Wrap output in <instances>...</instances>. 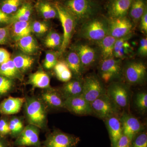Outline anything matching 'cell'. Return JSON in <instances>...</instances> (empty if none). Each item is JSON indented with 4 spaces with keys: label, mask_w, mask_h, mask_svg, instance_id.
Masks as SVG:
<instances>
[{
    "label": "cell",
    "mask_w": 147,
    "mask_h": 147,
    "mask_svg": "<svg viewBox=\"0 0 147 147\" xmlns=\"http://www.w3.org/2000/svg\"><path fill=\"white\" fill-rule=\"evenodd\" d=\"M41 98L42 101L50 108H64L65 99L61 94L53 89H46L42 93Z\"/></svg>",
    "instance_id": "obj_21"
},
{
    "label": "cell",
    "mask_w": 147,
    "mask_h": 147,
    "mask_svg": "<svg viewBox=\"0 0 147 147\" xmlns=\"http://www.w3.org/2000/svg\"><path fill=\"white\" fill-rule=\"evenodd\" d=\"M108 35L118 39L132 33L133 24L127 16L109 18Z\"/></svg>",
    "instance_id": "obj_12"
},
{
    "label": "cell",
    "mask_w": 147,
    "mask_h": 147,
    "mask_svg": "<svg viewBox=\"0 0 147 147\" xmlns=\"http://www.w3.org/2000/svg\"><path fill=\"white\" fill-rule=\"evenodd\" d=\"M130 147H147V134L143 132L134 139Z\"/></svg>",
    "instance_id": "obj_40"
},
{
    "label": "cell",
    "mask_w": 147,
    "mask_h": 147,
    "mask_svg": "<svg viewBox=\"0 0 147 147\" xmlns=\"http://www.w3.org/2000/svg\"><path fill=\"white\" fill-rule=\"evenodd\" d=\"M16 41L18 48L26 55L34 54L38 49L35 39L31 34L24 37Z\"/></svg>",
    "instance_id": "obj_27"
},
{
    "label": "cell",
    "mask_w": 147,
    "mask_h": 147,
    "mask_svg": "<svg viewBox=\"0 0 147 147\" xmlns=\"http://www.w3.org/2000/svg\"><path fill=\"white\" fill-rule=\"evenodd\" d=\"M121 71V60L114 57L102 60L99 66L100 78L106 83L118 77Z\"/></svg>",
    "instance_id": "obj_9"
},
{
    "label": "cell",
    "mask_w": 147,
    "mask_h": 147,
    "mask_svg": "<svg viewBox=\"0 0 147 147\" xmlns=\"http://www.w3.org/2000/svg\"><path fill=\"white\" fill-rule=\"evenodd\" d=\"M146 66L142 62H130L124 68L125 80L130 85L142 84L146 79Z\"/></svg>",
    "instance_id": "obj_7"
},
{
    "label": "cell",
    "mask_w": 147,
    "mask_h": 147,
    "mask_svg": "<svg viewBox=\"0 0 147 147\" xmlns=\"http://www.w3.org/2000/svg\"><path fill=\"white\" fill-rule=\"evenodd\" d=\"M140 28L141 32L144 34L147 33V9L145 11L140 20Z\"/></svg>",
    "instance_id": "obj_47"
},
{
    "label": "cell",
    "mask_w": 147,
    "mask_h": 147,
    "mask_svg": "<svg viewBox=\"0 0 147 147\" xmlns=\"http://www.w3.org/2000/svg\"><path fill=\"white\" fill-rule=\"evenodd\" d=\"M63 38L60 35L56 32H52L48 34L45 40V43L46 47L54 48L61 45Z\"/></svg>",
    "instance_id": "obj_35"
},
{
    "label": "cell",
    "mask_w": 147,
    "mask_h": 147,
    "mask_svg": "<svg viewBox=\"0 0 147 147\" xmlns=\"http://www.w3.org/2000/svg\"><path fill=\"white\" fill-rule=\"evenodd\" d=\"M54 5L57 11L58 17L63 29V37L60 48L61 52L63 53L69 45L76 22L73 16L63 4L56 2L54 3Z\"/></svg>",
    "instance_id": "obj_4"
},
{
    "label": "cell",
    "mask_w": 147,
    "mask_h": 147,
    "mask_svg": "<svg viewBox=\"0 0 147 147\" xmlns=\"http://www.w3.org/2000/svg\"><path fill=\"white\" fill-rule=\"evenodd\" d=\"M0 147H7L5 143L1 139H0Z\"/></svg>",
    "instance_id": "obj_48"
},
{
    "label": "cell",
    "mask_w": 147,
    "mask_h": 147,
    "mask_svg": "<svg viewBox=\"0 0 147 147\" xmlns=\"http://www.w3.org/2000/svg\"><path fill=\"white\" fill-rule=\"evenodd\" d=\"M133 0H109L107 11L109 18L126 16Z\"/></svg>",
    "instance_id": "obj_16"
},
{
    "label": "cell",
    "mask_w": 147,
    "mask_h": 147,
    "mask_svg": "<svg viewBox=\"0 0 147 147\" xmlns=\"http://www.w3.org/2000/svg\"><path fill=\"white\" fill-rule=\"evenodd\" d=\"M108 19L96 16L82 24L80 33L84 39L97 42L108 35Z\"/></svg>",
    "instance_id": "obj_2"
},
{
    "label": "cell",
    "mask_w": 147,
    "mask_h": 147,
    "mask_svg": "<svg viewBox=\"0 0 147 147\" xmlns=\"http://www.w3.org/2000/svg\"><path fill=\"white\" fill-rule=\"evenodd\" d=\"M79 137L56 130L50 133L44 142V147H75L80 142Z\"/></svg>",
    "instance_id": "obj_8"
},
{
    "label": "cell",
    "mask_w": 147,
    "mask_h": 147,
    "mask_svg": "<svg viewBox=\"0 0 147 147\" xmlns=\"http://www.w3.org/2000/svg\"><path fill=\"white\" fill-rule=\"evenodd\" d=\"M13 86L12 79L0 75V95L7 93Z\"/></svg>",
    "instance_id": "obj_37"
},
{
    "label": "cell",
    "mask_w": 147,
    "mask_h": 147,
    "mask_svg": "<svg viewBox=\"0 0 147 147\" xmlns=\"http://www.w3.org/2000/svg\"><path fill=\"white\" fill-rule=\"evenodd\" d=\"M132 33L116 40L113 54L114 58L121 60L132 55L133 47L129 42Z\"/></svg>",
    "instance_id": "obj_17"
},
{
    "label": "cell",
    "mask_w": 147,
    "mask_h": 147,
    "mask_svg": "<svg viewBox=\"0 0 147 147\" xmlns=\"http://www.w3.org/2000/svg\"><path fill=\"white\" fill-rule=\"evenodd\" d=\"M9 134H10L9 123L3 119L0 120V134L5 136Z\"/></svg>",
    "instance_id": "obj_44"
},
{
    "label": "cell",
    "mask_w": 147,
    "mask_h": 147,
    "mask_svg": "<svg viewBox=\"0 0 147 147\" xmlns=\"http://www.w3.org/2000/svg\"><path fill=\"white\" fill-rule=\"evenodd\" d=\"M131 142L128 137L123 134L118 141L115 147H130Z\"/></svg>",
    "instance_id": "obj_45"
},
{
    "label": "cell",
    "mask_w": 147,
    "mask_h": 147,
    "mask_svg": "<svg viewBox=\"0 0 147 147\" xmlns=\"http://www.w3.org/2000/svg\"><path fill=\"white\" fill-rule=\"evenodd\" d=\"M20 75L12 59L0 65V75L13 79L20 78Z\"/></svg>",
    "instance_id": "obj_32"
},
{
    "label": "cell",
    "mask_w": 147,
    "mask_h": 147,
    "mask_svg": "<svg viewBox=\"0 0 147 147\" xmlns=\"http://www.w3.org/2000/svg\"><path fill=\"white\" fill-rule=\"evenodd\" d=\"M82 95L90 103L106 93L100 79L96 75L89 74L84 79Z\"/></svg>",
    "instance_id": "obj_6"
},
{
    "label": "cell",
    "mask_w": 147,
    "mask_h": 147,
    "mask_svg": "<svg viewBox=\"0 0 147 147\" xmlns=\"http://www.w3.org/2000/svg\"><path fill=\"white\" fill-rule=\"evenodd\" d=\"M65 62L75 77L82 78L84 70L80 58L75 51L74 50L68 53Z\"/></svg>",
    "instance_id": "obj_23"
},
{
    "label": "cell",
    "mask_w": 147,
    "mask_h": 147,
    "mask_svg": "<svg viewBox=\"0 0 147 147\" xmlns=\"http://www.w3.org/2000/svg\"><path fill=\"white\" fill-rule=\"evenodd\" d=\"M33 7L30 3L25 2L14 14L11 15V24L16 21H28L31 16Z\"/></svg>",
    "instance_id": "obj_30"
},
{
    "label": "cell",
    "mask_w": 147,
    "mask_h": 147,
    "mask_svg": "<svg viewBox=\"0 0 147 147\" xmlns=\"http://www.w3.org/2000/svg\"><path fill=\"white\" fill-rule=\"evenodd\" d=\"M11 24V15L4 13L0 8V26H6Z\"/></svg>",
    "instance_id": "obj_43"
},
{
    "label": "cell",
    "mask_w": 147,
    "mask_h": 147,
    "mask_svg": "<svg viewBox=\"0 0 147 147\" xmlns=\"http://www.w3.org/2000/svg\"><path fill=\"white\" fill-rule=\"evenodd\" d=\"M84 78L75 77L66 82L62 87L61 94L64 99L82 95Z\"/></svg>",
    "instance_id": "obj_20"
},
{
    "label": "cell",
    "mask_w": 147,
    "mask_h": 147,
    "mask_svg": "<svg viewBox=\"0 0 147 147\" xmlns=\"http://www.w3.org/2000/svg\"><path fill=\"white\" fill-rule=\"evenodd\" d=\"M121 123L123 134L131 141L142 130V125L139 120L131 115L124 113L121 116Z\"/></svg>",
    "instance_id": "obj_14"
},
{
    "label": "cell",
    "mask_w": 147,
    "mask_h": 147,
    "mask_svg": "<svg viewBox=\"0 0 147 147\" xmlns=\"http://www.w3.org/2000/svg\"><path fill=\"white\" fill-rule=\"evenodd\" d=\"M9 36L10 31L8 27H0V45L7 42Z\"/></svg>",
    "instance_id": "obj_41"
},
{
    "label": "cell",
    "mask_w": 147,
    "mask_h": 147,
    "mask_svg": "<svg viewBox=\"0 0 147 147\" xmlns=\"http://www.w3.org/2000/svg\"><path fill=\"white\" fill-rule=\"evenodd\" d=\"M93 114L105 120L113 115H117L120 108L116 105L106 93L90 103Z\"/></svg>",
    "instance_id": "obj_5"
},
{
    "label": "cell",
    "mask_w": 147,
    "mask_h": 147,
    "mask_svg": "<svg viewBox=\"0 0 147 147\" xmlns=\"http://www.w3.org/2000/svg\"><path fill=\"white\" fill-rule=\"evenodd\" d=\"M28 82L29 84L34 88L45 89L50 88V77L44 71H37L31 74Z\"/></svg>",
    "instance_id": "obj_26"
},
{
    "label": "cell",
    "mask_w": 147,
    "mask_h": 147,
    "mask_svg": "<svg viewBox=\"0 0 147 147\" xmlns=\"http://www.w3.org/2000/svg\"><path fill=\"white\" fill-rule=\"evenodd\" d=\"M138 54L142 57H146L147 55V38H143L140 40L138 50Z\"/></svg>",
    "instance_id": "obj_42"
},
{
    "label": "cell",
    "mask_w": 147,
    "mask_h": 147,
    "mask_svg": "<svg viewBox=\"0 0 147 147\" xmlns=\"http://www.w3.org/2000/svg\"><path fill=\"white\" fill-rule=\"evenodd\" d=\"M147 9L144 0H133L129 9V16L134 24H137Z\"/></svg>",
    "instance_id": "obj_28"
},
{
    "label": "cell",
    "mask_w": 147,
    "mask_h": 147,
    "mask_svg": "<svg viewBox=\"0 0 147 147\" xmlns=\"http://www.w3.org/2000/svg\"><path fill=\"white\" fill-rule=\"evenodd\" d=\"M111 139L112 147H115L118 141L123 134L120 119L118 116L113 115L105 119Z\"/></svg>",
    "instance_id": "obj_18"
},
{
    "label": "cell",
    "mask_w": 147,
    "mask_h": 147,
    "mask_svg": "<svg viewBox=\"0 0 147 147\" xmlns=\"http://www.w3.org/2000/svg\"><path fill=\"white\" fill-rule=\"evenodd\" d=\"M76 23H83L96 17L100 6L94 0H65L63 4Z\"/></svg>",
    "instance_id": "obj_1"
},
{
    "label": "cell",
    "mask_w": 147,
    "mask_h": 147,
    "mask_svg": "<svg viewBox=\"0 0 147 147\" xmlns=\"http://www.w3.org/2000/svg\"><path fill=\"white\" fill-rule=\"evenodd\" d=\"M48 26L44 22L35 21L32 24V31L37 34H42L48 31Z\"/></svg>",
    "instance_id": "obj_39"
},
{
    "label": "cell",
    "mask_w": 147,
    "mask_h": 147,
    "mask_svg": "<svg viewBox=\"0 0 147 147\" xmlns=\"http://www.w3.org/2000/svg\"><path fill=\"white\" fill-rule=\"evenodd\" d=\"M58 61L57 54L53 52H48L45 55L43 65L46 69H51L54 68Z\"/></svg>",
    "instance_id": "obj_38"
},
{
    "label": "cell",
    "mask_w": 147,
    "mask_h": 147,
    "mask_svg": "<svg viewBox=\"0 0 147 147\" xmlns=\"http://www.w3.org/2000/svg\"><path fill=\"white\" fill-rule=\"evenodd\" d=\"M117 38L107 35L100 41L97 42L100 48L102 59L114 57V47Z\"/></svg>",
    "instance_id": "obj_24"
},
{
    "label": "cell",
    "mask_w": 147,
    "mask_h": 147,
    "mask_svg": "<svg viewBox=\"0 0 147 147\" xmlns=\"http://www.w3.org/2000/svg\"><path fill=\"white\" fill-rule=\"evenodd\" d=\"M74 50L78 54L84 71L93 65L97 60L96 51L88 44L79 43L74 47Z\"/></svg>",
    "instance_id": "obj_15"
},
{
    "label": "cell",
    "mask_w": 147,
    "mask_h": 147,
    "mask_svg": "<svg viewBox=\"0 0 147 147\" xmlns=\"http://www.w3.org/2000/svg\"><path fill=\"white\" fill-rule=\"evenodd\" d=\"M36 11L40 16L47 20L58 17L57 11L54 4L47 0H38L36 4Z\"/></svg>",
    "instance_id": "obj_22"
},
{
    "label": "cell",
    "mask_w": 147,
    "mask_h": 147,
    "mask_svg": "<svg viewBox=\"0 0 147 147\" xmlns=\"http://www.w3.org/2000/svg\"><path fill=\"white\" fill-rule=\"evenodd\" d=\"M39 135V129L29 124L16 137L14 144L18 147H41Z\"/></svg>",
    "instance_id": "obj_11"
},
{
    "label": "cell",
    "mask_w": 147,
    "mask_h": 147,
    "mask_svg": "<svg viewBox=\"0 0 147 147\" xmlns=\"http://www.w3.org/2000/svg\"><path fill=\"white\" fill-rule=\"evenodd\" d=\"M64 108L73 114L79 115L93 114L90 103L82 95L66 98L64 100Z\"/></svg>",
    "instance_id": "obj_13"
},
{
    "label": "cell",
    "mask_w": 147,
    "mask_h": 147,
    "mask_svg": "<svg viewBox=\"0 0 147 147\" xmlns=\"http://www.w3.org/2000/svg\"><path fill=\"white\" fill-rule=\"evenodd\" d=\"M25 113L29 124L43 129L47 123V114L43 102L34 97L26 98Z\"/></svg>",
    "instance_id": "obj_3"
},
{
    "label": "cell",
    "mask_w": 147,
    "mask_h": 147,
    "mask_svg": "<svg viewBox=\"0 0 147 147\" xmlns=\"http://www.w3.org/2000/svg\"><path fill=\"white\" fill-rule=\"evenodd\" d=\"M12 24L11 34L16 41L31 33L32 24L29 21H16Z\"/></svg>",
    "instance_id": "obj_25"
},
{
    "label": "cell",
    "mask_w": 147,
    "mask_h": 147,
    "mask_svg": "<svg viewBox=\"0 0 147 147\" xmlns=\"http://www.w3.org/2000/svg\"><path fill=\"white\" fill-rule=\"evenodd\" d=\"M129 90L125 84L113 82L108 87L106 93L119 108H125L129 102Z\"/></svg>",
    "instance_id": "obj_10"
},
{
    "label": "cell",
    "mask_w": 147,
    "mask_h": 147,
    "mask_svg": "<svg viewBox=\"0 0 147 147\" xmlns=\"http://www.w3.org/2000/svg\"><path fill=\"white\" fill-rule=\"evenodd\" d=\"M10 134L12 137H17L24 128V123L21 119L13 117L9 122Z\"/></svg>",
    "instance_id": "obj_34"
},
{
    "label": "cell",
    "mask_w": 147,
    "mask_h": 147,
    "mask_svg": "<svg viewBox=\"0 0 147 147\" xmlns=\"http://www.w3.org/2000/svg\"><path fill=\"white\" fill-rule=\"evenodd\" d=\"M13 63L20 72H24L31 68L34 62V59L26 54H20L13 58Z\"/></svg>",
    "instance_id": "obj_29"
},
{
    "label": "cell",
    "mask_w": 147,
    "mask_h": 147,
    "mask_svg": "<svg viewBox=\"0 0 147 147\" xmlns=\"http://www.w3.org/2000/svg\"><path fill=\"white\" fill-rule=\"evenodd\" d=\"M135 104L139 111L145 112L147 109V94L146 92L138 93L135 98Z\"/></svg>",
    "instance_id": "obj_36"
},
{
    "label": "cell",
    "mask_w": 147,
    "mask_h": 147,
    "mask_svg": "<svg viewBox=\"0 0 147 147\" xmlns=\"http://www.w3.org/2000/svg\"><path fill=\"white\" fill-rule=\"evenodd\" d=\"M11 59V55L9 52L4 48H0V65Z\"/></svg>",
    "instance_id": "obj_46"
},
{
    "label": "cell",
    "mask_w": 147,
    "mask_h": 147,
    "mask_svg": "<svg viewBox=\"0 0 147 147\" xmlns=\"http://www.w3.org/2000/svg\"><path fill=\"white\" fill-rule=\"evenodd\" d=\"M54 69L57 78L61 82L66 83L72 78V72L65 61H58Z\"/></svg>",
    "instance_id": "obj_31"
},
{
    "label": "cell",
    "mask_w": 147,
    "mask_h": 147,
    "mask_svg": "<svg viewBox=\"0 0 147 147\" xmlns=\"http://www.w3.org/2000/svg\"><path fill=\"white\" fill-rule=\"evenodd\" d=\"M25 2L24 0H0V8L7 14L12 15Z\"/></svg>",
    "instance_id": "obj_33"
},
{
    "label": "cell",
    "mask_w": 147,
    "mask_h": 147,
    "mask_svg": "<svg viewBox=\"0 0 147 147\" xmlns=\"http://www.w3.org/2000/svg\"><path fill=\"white\" fill-rule=\"evenodd\" d=\"M25 101L24 98L9 96L0 104V113L6 115L17 114L20 112Z\"/></svg>",
    "instance_id": "obj_19"
}]
</instances>
